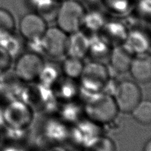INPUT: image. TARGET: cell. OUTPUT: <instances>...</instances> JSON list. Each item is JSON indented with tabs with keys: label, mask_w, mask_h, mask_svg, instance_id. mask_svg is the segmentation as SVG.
I'll return each instance as SVG.
<instances>
[{
	"label": "cell",
	"mask_w": 151,
	"mask_h": 151,
	"mask_svg": "<svg viewBox=\"0 0 151 151\" xmlns=\"http://www.w3.org/2000/svg\"><path fill=\"white\" fill-rule=\"evenodd\" d=\"M13 57L3 47L0 45V77L9 71L12 67Z\"/></svg>",
	"instance_id": "cell-24"
},
{
	"label": "cell",
	"mask_w": 151,
	"mask_h": 151,
	"mask_svg": "<svg viewBox=\"0 0 151 151\" xmlns=\"http://www.w3.org/2000/svg\"><path fill=\"white\" fill-rule=\"evenodd\" d=\"M129 72L137 83L145 84L151 81V55L143 53L134 55Z\"/></svg>",
	"instance_id": "cell-9"
},
{
	"label": "cell",
	"mask_w": 151,
	"mask_h": 151,
	"mask_svg": "<svg viewBox=\"0 0 151 151\" xmlns=\"http://www.w3.org/2000/svg\"><path fill=\"white\" fill-rule=\"evenodd\" d=\"M86 112L94 123H107L115 118L119 110L113 96L99 93L88 101Z\"/></svg>",
	"instance_id": "cell-5"
},
{
	"label": "cell",
	"mask_w": 151,
	"mask_h": 151,
	"mask_svg": "<svg viewBox=\"0 0 151 151\" xmlns=\"http://www.w3.org/2000/svg\"><path fill=\"white\" fill-rule=\"evenodd\" d=\"M111 49L110 43L102 36L99 37H96L90 40L88 55H91L93 58H94V61H100L105 58L109 59Z\"/></svg>",
	"instance_id": "cell-14"
},
{
	"label": "cell",
	"mask_w": 151,
	"mask_h": 151,
	"mask_svg": "<svg viewBox=\"0 0 151 151\" xmlns=\"http://www.w3.org/2000/svg\"><path fill=\"white\" fill-rule=\"evenodd\" d=\"M86 1L88 2V3H91V4H95L97 3V2L101 1V0H85Z\"/></svg>",
	"instance_id": "cell-26"
},
{
	"label": "cell",
	"mask_w": 151,
	"mask_h": 151,
	"mask_svg": "<svg viewBox=\"0 0 151 151\" xmlns=\"http://www.w3.org/2000/svg\"><path fill=\"white\" fill-rule=\"evenodd\" d=\"M0 45L6 49L13 58L18 55H19L22 49V43L15 33L0 41Z\"/></svg>",
	"instance_id": "cell-21"
},
{
	"label": "cell",
	"mask_w": 151,
	"mask_h": 151,
	"mask_svg": "<svg viewBox=\"0 0 151 151\" xmlns=\"http://www.w3.org/2000/svg\"><path fill=\"white\" fill-rule=\"evenodd\" d=\"M134 9L143 19L151 21V0H136Z\"/></svg>",
	"instance_id": "cell-22"
},
{
	"label": "cell",
	"mask_w": 151,
	"mask_h": 151,
	"mask_svg": "<svg viewBox=\"0 0 151 151\" xmlns=\"http://www.w3.org/2000/svg\"><path fill=\"white\" fill-rule=\"evenodd\" d=\"M15 30L14 16L6 9L0 8V41L14 34Z\"/></svg>",
	"instance_id": "cell-20"
},
{
	"label": "cell",
	"mask_w": 151,
	"mask_h": 151,
	"mask_svg": "<svg viewBox=\"0 0 151 151\" xmlns=\"http://www.w3.org/2000/svg\"><path fill=\"white\" fill-rule=\"evenodd\" d=\"M79 79L83 88L89 93L99 94L110 81L109 69L102 62L94 61L85 64Z\"/></svg>",
	"instance_id": "cell-3"
},
{
	"label": "cell",
	"mask_w": 151,
	"mask_h": 151,
	"mask_svg": "<svg viewBox=\"0 0 151 151\" xmlns=\"http://www.w3.org/2000/svg\"><path fill=\"white\" fill-rule=\"evenodd\" d=\"M107 20L104 13L98 9H92L86 12L83 27L88 32H101Z\"/></svg>",
	"instance_id": "cell-16"
},
{
	"label": "cell",
	"mask_w": 151,
	"mask_h": 151,
	"mask_svg": "<svg viewBox=\"0 0 151 151\" xmlns=\"http://www.w3.org/2000/svg\"><path fill=\"white\" fill-rule=\"evenodd\" d=\"M85 67L83 59L67 56L61 65V71L67 79H79Z\"/></svg>",
	"instance_id": "cell-15"
},
{
	"label": "cell",
	"mask_w": 151,
	"mask_h": 151,
	"mask_svg": "<svg viewBox=\"0 0 151 151\" xmlns=\"http://www.w3.org/2000/svg\"><path fill=\"white\" fill-rule=\"evenodd\" d=\"M89 37L81 30L69 35L67 55L81 59L88 55L90 46Z\"/></svg>",
	"instance_id": "cell-11"
},
{
	"label": "cell",
	"mask_w": 151,
	"mask_h": 151,
	"mask_svg": "<svg viewBox=\"0 0 151 151\" xmlns=\"http://www.w3.org/2000/svg\"><path fill=\"white\" fill-rule=\"evenodd\" d=\"M134 55L124 45H117L112 48L109 57L110 66L114 72L123 74L129 72Z\"/></svg>",
	"instance_id": "cell-10"
},
{
	"label": "cell",
	"mask_w": 151,
	"mask_h": 151,
	"mask_svg": "<svg viewBox=\"0 0 151 151\" xmlns=\"http://www.w3.org/2000/svg\"><path fill=\"white\" fill-rule=\"evenodd\" d=\"M131 114L138 123L149 125L151 124V99H142Z\"/></svg>",
	"instance_id": "cell-18"
},
{
	"label": "cell",
	"mask_w": 151,
	"mask_h": 151,
	"mask_svg": "<svg viewBox=\"0 0 151 151\" xmlns=\"http://www.w3.org/2000/svg\"><path fill=\"white\" fill-rule=\"evenodd\" d=\"M89 147L90 151H116L113 142L106 138L96 140Z\"/></svg>",
	"instance_id": "cell-23"
},
{
	"label": "cell",
	"mask_w": 151,
	"mask_h": 151,
	"mask_svg": "<svg viewBox=\"0 0 151 151\" xmlns=\"http://www.w3.org/2000/svg\"><path fill=\"white\" fill-rule=\"evenodd\" d=\"M4 126L9 128L23 130L31 121L30 109L26 104L19 99L6 102L2 108Z\"/></svg>",
	"instance_id": "cell-7"
},
{
	"label": "cell",
	"mask_w": 151,
	"mask_h": 151,
	"mask_svg": "<svg viewBox=\"0 0 151 151\" xmlns=\"http://www.w3.org/2000/svg\"><path fill=\"white\" fill-rule=\"evenodd\" d=\"M45 65L38 53L27 51L18 56L14 65V74L17 79L24 83H32L40 78Z\"/></svg>",
	"instance_id": "cell-2"
},
{
	"label": "cell",
	"mask_w": 151,
	"mask_h": 151,
	"mask_svg": "<svg viewBox=\"0 0 151 151\" xmlns=\"http://www.w3.org/2000/svg\"><path fill=\"white\" fill-rule=\"evenodd\" d=\"M142 151H151V139H148L143 147Z\"/></svg>",
	"instance_id": "cell-25"
},
{
	"label": "cell",
	"mask_w": 151,
	"mask_h": 151,
	"mask_svg": "<svg viewBox=\"0 0 151 151\" xmlns=\"http://www.w3.org/2000/svg\"><path fill=\"white\" fill-rule=\"evenodd\" d=\"M108 11L115 15H125L134 9L136 0H101Z\"/></svg>",
	"instance_id": "cell-19"
},
{
	"label": "cell",
	"mask_w": 151,
	"mask_h": 151,
	"mask_svg": "<svg viewBox=\"0 0 151 151\" xmlns=\"http://www.w3.org/2000/svg\"><path fill=\"white\" fill-rule=\"evenodd\" d=\"M125 41L124 45L134 55L147 53L150 46L149 38L140 30H133L129 32Z\"/></svg>",
	"instance_id": "cell-12"
},
{
	"label": "cell",
	"mask_w": 151,
	"mask_h": 151,
	"mask_svg": "<svg viewBox=\"0 0 151 151\" xmlns=\"http://www.w3.org/2000/svg\"><path fill=\"white\" fill-rule=\"evenodd\" d=\"M101 32L103 33L102 37L107 41H125L128 33L123 24L117 21H107Z\"/></svg>",
	"instance_id": "cell-13"
},
{
	"label": "cell",
	"mask_w": 151,
	"mask_h": 151,
	"mask_svg": "<svg viewBox=\"0 0 151 151\" xmlns=\"http://www.w3.org/2000/svg\"><path fill=\"white\" fill-rule=\"evenodd\" d=\"M69 37V34L57 26L48 27L40 40V48L51 58L59 59L67 53Z\"/></svg>",
	"instance_id": "cell-6"
},
{
	"label": "cell",
	"mask_w": 151,
	"mask_h": 151,
	"mask_svg": "<svg viewBox=\"0 0 151 151\" xmlns=\"http://www.w3.org/2000/svg\"><path fill=\"white\" fill-rule=\"evenodd\" d=\"M86 9L78 0H64L59 5L55 19L57 26L71 35L81 30Z\"/></svg>",
	"instance_id": "cell-1"
},
{
	"label": "cell",
	"mask_w": 151,
	"mask_h": 151,
	"mask_svg": "<svg viewBox=\"0 0 151 151\" xmlns=\"http://www.w3.org/2000/svg\"><path fill=\"white\" fill-rule=\"evenodd\" d=\"M112 96L119 112L131 113L142 100V91L139 83L134 81L125 80L116 85Z\"/></svg>",
	"instance_id": "cell-4"
},
{
	"label": "cell",
	"mask_w": 151,
	"mask_h": 151,
	"mask_svg": "<svg viewBox=\"0 0 151 151\" xmlns=\"http://www.w3.org/2000/svg\"><path fill=\"white\" fill-rule=\"evenodd\" d=\"M27 3L33 12L40 14L45 19L46 15L49 16L52 14L55 17L59 5L57 0H27Z\"/></svg>",
	"instance_id": "cell-17"
},
{
	"label": "cell",
	"mask_w": 151,
	"mask_h": 151,
	"mask_svg": "<svg viewBox=\"0 0 151 151\" xmlns=\"http://www.w3.org/2000/svg\"><path fill=\"white\" fill-rule=\"evenodd\" d=\"M57 1L58 2H61V1H64V0H57Z\"/></svg>",
	"instance_id": "cell-27"
},
{
	"label": "cell",
	"mask_w": 151,
	"mask_h": 151,
	"mask_svg": "<svg viewBox=\"0 0 151 151\" xmlns=\"http://www.w3.org/2000/svg\"><path fill=\"white\" fill-rule=\"evenodd\" d=\"M1 132H0V140H1Z\"/></svg>",
	"instance_id": "cell-28"
},
{
	"label": "cell",
	"mask_w": 151,
	"mask_h": 151,
	"mask_svg": "<svg viewBox=\"0 0 151 151\" xmlns=\"http://www.w3.org/2000/svg\"><path fill=\"white\" fill-rule=\"evenodd\" d=\"M47 28V20L34 12L25 14L19 23L21 37L28 43L40 41Z\"/></svg>",
	"instance_id": "cell-8"
}]
</instances>
